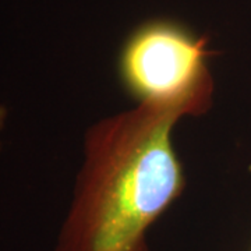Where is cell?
<instances>
[{
    "instance_id": "7a4b0ae2",
    "label": "cell",
    "mask_w": 251,
    "mask_h": 251,
    "mask_svg": "<svg viewBox=\"0 0 251 251\" xmlns=\"http://www.w3.org/2000/svg\"><path fill=\"white\" fill-rule=\"evenodd\" d=\"M212 54L208 38L184 23L148 18L126 36L117 56V75L138 105L200 116L214 102Z\"/></svg>"
},
{
    "instance_id": "6da1fadb",
    "label": "cell",
    "mask_w": 251,
    "mask_h": 251,
    "mask_svg": "<svg viewBox=\"0 0 251 251\" xmlns=\"http://www.w3.org/2000/svg\"><path fill=\"white\" fill-rule=\"evenodd\" d=\"M183 117L138 105L91 127L54 251H148L150 227L186 186L172 140Z\"/></svg>"
},
{
    "instance_id": "3957f363",
    "label": "cell",
    "mask_w": 251,
    "mask_h": 251,
    "mask_svg": "<svg viewBox=\"0 0 251 251\" xmlns=\"http://www.w3.org/2000/svg\"><path fill=\"white\" fill-rule=\"evenodd\" d=\"M7 115H9L7 108H6L4 105H1V103H0V130H3V127H4V125H6ZM0 150H1V143H0Z\"/></svg>"
}]
</instances>
